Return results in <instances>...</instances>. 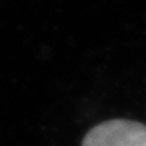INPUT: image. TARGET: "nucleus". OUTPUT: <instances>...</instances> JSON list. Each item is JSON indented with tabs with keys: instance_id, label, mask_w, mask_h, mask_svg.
Returning a JSON list of instances; mask_svg holds the SVG:
<instances>
[{
	"instance_id": "obj_1",
	"label": "nucleus",
	"mask_w": 146,
	"mask_h": 146,
	"mask_svg": "<svg viewBox=\"0 0 146 146\" xmlns=\"http://www.w3.org/2000/svg\"><path fill=\"white\" fill-rule=\"evenodd\" d=\"M81 146H146V125L134 120H107L89 131Z\"/></svg>"
}]
</instances>
